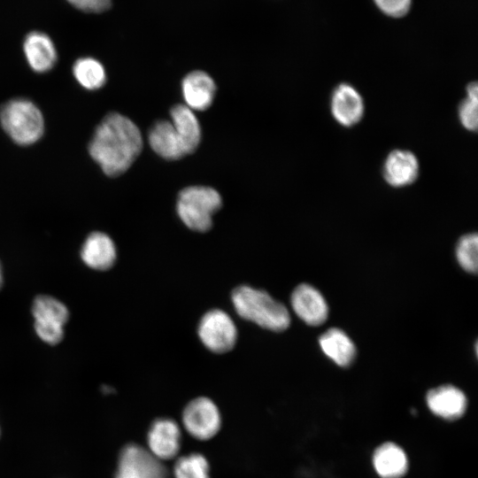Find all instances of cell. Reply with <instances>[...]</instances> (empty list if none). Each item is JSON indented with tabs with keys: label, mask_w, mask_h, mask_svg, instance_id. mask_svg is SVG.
Wrapping results in <instances>:
<instances>
[{
	"label": "cell",
	"mask_w": 478,
	"mask_h": 478,
	"mask_svg": "<svg viewBox=\"0 0 478 478\" xmlns=\"http://www.w3.org/2000/svg\"><path fill=\"white\" fill-rule=\"evenodd\" d=\"M143 137L136 125L118 112L106 115L89 144L91 158L108 176L125 173L142 151Z\"/></svg>",
	"instance_id": "obj_1"
},
{
	"label": "cell",
	"mask_w": 478,
	"mask_h": 478,
	"mask_svg": "<svg viewBox=\"0 0 478 478\" xmlns=\"http://www.w3.org/2000/svg\"><path fill=\"white\" fill-rule=\"evenodd\" d=\"M231 299L240 317L263 328L281 332L290 324L286 306L263 289L241 285L233 290Z\"/></svg>",
	"instance_id": "obj_2"
},
{
	"label": "cell",
	"mask_w": 478,
	"mask_h": 478,
	"mask_svg": "<svg viewBox=\"0 0 478 478\" xmlns=\"http://www.w3.org/2000/svg\"><path fill=\"white\" fill-rule=\"evenodd\" d=\"M0 123L5 133L19 145L36 143L43 135L44 120L30 100L14 98L0 108Z\"/></svg>",
	"instance_id": "obj_3"
},
{
	"label": "cell",
	"mask_w": 478,
	"mask_h": 478,
	"mask_svg": "<svg viewBox=\"0 0 478 478\" xmlns=\"http://www.w3.org/2000/svg\"><path fill=\"white\" fill-rule=\"evenodd\" d=\"M221 205L222 200L217 190L211 187L192 186L179 193L176 210L189 228L206 232L212 225L213 214Z\"/></svg>",
	"instance_id": "obj_4"
},
{
	"label": "cell",
	"mask_w": 478,
	"mask_h": 478,
	"mask_svg": "<svg viewBox=\"0 0 478 478\" xmlns=\"http://www.w3.org/2000/svg\"><path fill=\"white\" fill-rule=\"evenodd\" d=\"M31 311L38 337L50 345L59 343L64 337V326L69 318L66 305L52 296L41 294L35 297Z\"/></svg>",
	"instance_id": "obj_5"
},
{
	"label": "cell",
	"mask_w": 478,
	"mask_h": 478,
	"mask_svg": "<svg viewBox=\"0 0 478 478\" xmlns=\"http://www.w3.org/2000/svg\"><path fill=\"white\" fill-rule=\"evenodd\" d=\"M197 333L204 345L215 353L231 351L237 340V328L234 320L220 309H212L204 314Z\"/></svg>",
	"instance_id": "obj_6"
},
{
	"label": "cell",
	"mask_w": 478,
	"mask_h": 478,
	"mask_svg": "<svg viewBox=\"0 0 478 478\" xmlns=\"http://www.w3.org/2000/svg\"><path fill=\"white\" fill-rule=\"evenodd\" d=\"M115 478H167V472L150 451L130 443L120 454Z\"/></svg>",
	"instance_id": "obj_7"
},
{
	"label": "cell",
	"mask_w": 478,
	"mask_h": 478,
	"mask_svg": "<svg viewBox=\"0 0 478 478\" xmlns=\"http://www.w3.org/2000/svg\"><path fill=\"white\" fill-rule=\"evenodd\" d=\"M182 421L186 430L199 440L214 436L221 424L217 405L210 398L204 397L193 399L187 405Z\"/></svg>",
	"instance_id": "obj_8"
},
{
	"label": "cell",
	"mask_w": 478,
	"mask_h": 478,
	"mask_svg": "<svg viewBox=\"0 0 478 478\" xmlns=\"http://www.w3.org/2000/svg\"><path fill=\"white\" fill-rule=\"evenodd\" d=\"M330 110L340 125L351 127L358 123L364 115V100L353 86L341 83L332 92Z\"/></svg>",
	"instance_id": "obj_9"
},
{
	"label": "cell",
	"mask_w": 478,
	"mask_h": 478,
	"mask_svg": "<svg viewBox=\"0 0 478 478\" xmlns=\"http://www.w3.org/2000/svg\"><path fill=\"white\" fill-rule=\"evenodd\" d=\"M290 303L295 313L306 324L319 326L328 315V306L321 293L309 284H300L292 292Z\"/></svg>",
	"instance_id": "obj_10"
},
{
	"label": "cell",
	"mask_w": 478,
	"mask_h": 478,
	"mask_svg": "<svg viewBox=\"0 0 478 478\" xmlns=\"http://www.w3.org/2000/svg\"><path fill=\"white\" fill-rule=\"evenodd\" d=\"M150 451L158 459L174 458L181 446V432L178 424L167 418L156 420L148 432Z\"/></svg>",
	"instance_id": "obj_11"
},
{
	"label": "cell",
	"mask_w": 478,
	"mask_h": 478,
	"mask_svg": "<svg viewBox=\"0 0 478 478\" xmlns=\"http://www.w3.org/2000/svg\"><path fill=\"white\" fill-rule=\"evenodd\" d=\"M81 258L89 267L104 271L110 269L117 258V249L112 239L99 231L92 232L85 239Z\"/></svg>",
	"instance_id": "obj_12"
},
{
	"label": "cell",
	"mask_w": 478,
	"mask_h": 478,
	"mask_svg": "<svg viewBox=\"0 0 478 478\" xmlns=\"http://www.w3.org/2000/svg\"><path fill=\"white\" fill-rule=\"evenodd\" d=\"M148 139L151 149L166 159H179L190 153L171 121L160 120L154 124Z\"/></svg>",
	"instance_id": "obj_13"
},
{
	"label": "cell",
	"mask_w": 478,
	"mask_h": 478,
	"mask_svg": "<svg viewBox=\"0 0 478 478\" xmlns=\"http://www.w3.org/2000/svg\"><path fill=\"white\" fill-rule=\"evenodd\" d=\"M426 401L434 414L448 420L459 419L466 408L465 394L453 385H443L430 389Z\"/></svg>",
	"instance_id": "obj_14"
},
{
	"label": "cell",
	"mask_w": 478,
	"mask_h": 478,
	"mask_svg": "<svg viewBox=\"0 0 478 478\" xmlns=\"http://www.w3.org/2000/svg\"><path fill=\"white\" fill-rule=\"evenodd\" d=\"M382 173L389 185L395 188L405 187L418 177V159L409 150H394L385 159Z\"/></svg>",
	"instance_id": "obj_15"
},
{
	"label": "cell",
	"mask_w": 478,
	"mask_h": 478,
	"mask_svg": "<svg viewBox=\"0 0 478 478\" xmlns=\"http://www.w3.org/2000/svg\"><path fill=\"white\" fill-rule=\"evenodd\" d=\"M26 59L36 73H45L52 69L58 58L57 50L51 38L41 31L28 33L23 42Z\"/></svg>",
	"instance_id": "obj_16"
},
{
	"label": "cell",
	"mask_w": 478,
	"mask_h": 478,
	"mask_svg": "<svg viewBox=\"0 0 478 478\" xmlns=\"http://www.w3.org/2000/svg\"><path fill=\"white\" fill-rule=\"evenodd\" d=\"M181 87L189 108L204 111L212 104L216 85L208 73L203 71L191 72L183 79Z\"/></svg>",
	"instance_id": "obj_17"
},
{
	"label": "cell",
	"mask_w": 478,
	"mask_h": 478,
	"mask_svg": "<svg viewBox=\"0 0 478 478\" xmlns=\"http://www.w3.org/2000/svg\"><path fill=\"white\" fill-rule=\"evenodd\" d=\"M373 464L382 478H400L408 468V460L404 450L391 442L384 443L375 449Z\"/></svg>",
	"instance_id": "obj_18"
},
{
	"label": "cell",
	"mask_w": 478,
	"mask_h": 478,
	"mask_svg": "<svg viewBox=\"0 0 478 478\" xmlns=\"http://www.w3.org/2000/svg\"><path fill=\"white\" fill-rule=\"evenodd\" d=\"M319 344L324 354L340 366H348L356 355L351 339L341 329L333 328L322 334Z\"/></svg>",
	"instance_id": "obj_19"
},
{
	"label": "cell",
	"mask_w": 478,
	"mask_h": 478,
	"mask_svg": "<svg viewBox=\"0 0 478 478\" xmlns=\"http://www.w3.org/2000/svg\"><path fill=\"white\" fill-rule=\"evenodd\" d=\"M170 115L171 122L192 153L201 140V127L197 117L190 108L183 104L174 105L170 111Z\"/></svg>",
	"instance_id": "obj_20"
},
{
	"label": "cell",
	"mask_w": 478,
	"mask_h": 478,
	"mask_svg": "<svg viewBox=\"0 0 478 478\" xmlns=\"http://www.w3.org/2000/svg\"><path fill=\"white\" fill-rule=\"evenodd\" d=\"M73 73L79 84L89 90L100 89L106 81L104 66L90 57L77 59L73 66Z\"/></svg>",
	"instance_id": "obj_21"
},
{
	"label": "cell",
	"mask_w": 478,
	"mask_h": 478,
	"mask_svg": "<svg viewBox=\"0 0 478 478\" xmlns=\"http://www.w3.org/2000/svg\"><path fill=\"white\" fill-rule=\"evenodd\" d=\"M175 478H210L209 464L199 453L180 457L174 465Z\"/></svg>",
	"instance_id": "obj_22"
},
{
	"label": "cell",
	"mask_w": 478,
	"mask_h": 478,
	"mask_svg": "<svg viewBox=\"0 0 478 478\" xmlns=\"http://www.w3.org/2000/svg\"><path fill=\"white\" fill-rule=\"evenodd\" d=\"M456 257L460 266L475 274L478 268V235L476 233L463 235L458 242Z\"/></svg>",
	"instance_id": "obj_23"
},
{
	"label": "cell",
	"mask_w": 478,
	"mask_h": 478,
	"mask_svg": "<svg viewBox=\"0 0 478 478\" xmlns=\"http://www.w3.org/2000/svg\"><path fill=\"white\" fill-rule=\"evenodd\" d=\"M478 100L466 97L459 106V118L462 126L469 131L477 129Z\"/></svg>",
	"instance_id": "obj_24"
},
{
	"label": "cell",
	"mask_w": 478,
	"mask_h": 478,
	"mask_svg": "<svg viewBox=\"0 0 478 478\" xmlns=\"http://www.w3.org/2000/svg\"><path fill=\"white\" fill-rule=\"evenodd\" d=\"M378 9L391 18H402L410 11L412 0H374Z\"/></svg>",
	"instance_id": "obj_25"
},
{
	"label": "cell",
	"mask_w": 478,
	"mask_h": 478,
	"mask_svg": "<svg viewBox=\"0 0 478 478\" xmlns=\"http://www.w3.org/2000/svg\"><path fill=\"white\" fill-rule=\"evenodd\" d=\"M76 9L88 13H102L108 11L112 0H66Z\"/></svg>",
	"instance_id": "obj_26"
},
{
	"label": "cell",
	"mask_w": 478,
	"mask_h": 478,
	"mask_svg": "<svg viewBox=\"0 0 478 478\" xmlns=\"http://www.w3.org/2000/svg\"><path fill=\"white\" fill-rule=\"evenodd\" d=\"M477 90H478L477 83L475 81L470 82L466 87L467 97L474 100H478Z\"/></svg>",
	"instance_id": "obj_27"
},
{
	"label": "cell",
	"mask_w": 478,
	"mask_h": 478,
	"mask_svg": "<svg viewBox=\"0 0 478 478\" xmlns=\"http://www.w3.org/2000/svg\"><path fill=\"white\" fill-rule=\"evenodd\" d=\"M3 281H4L3 268H2L1 262H0V289L3 286Z\"/></svg>",
	"instance_id": "obj_28"
}]
</instances>
